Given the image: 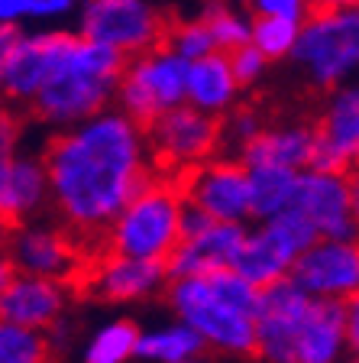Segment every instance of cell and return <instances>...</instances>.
<instances>
[{"label":"cell","mask_w":359,"mask_h":363,"mask_svg":"<svg viewBox=\"0 0 359 363\" xmlns=\"http://www.w3.org/2000/svg\"><path fill=\"white\" fill-rule=\"evenodd\" d=\"M185 75L188 62L165 45L127 59L113 94L117 111L139 127H149L156 117L185 104Z\"/></svg>","instance_id":"obj_7"},{"label":"cell","mask_w":359,"mask_h":363,"mask_svg":"<svg viewBox=\"0 0 359 363\" xmlns=\"http://www.w3.org/2000/svg\"><path fill=\"white\" fill-rule=\"evenodd\" d=\"M68 308V289L62 282L33 279V276H13L7 292L0 295V321L26 331L49 334Z\"/></svg>","instance_id":"obj_18"},{"label":"cell","mask_w":359,"mask_h":363,"mask_svg":"<svg viewBox=\"0 0 359 363\" xmlns=\"http://www.w3.org/2000/svg\"><path fill=\"white\" fill-rule=\"evenodd\" d=\"M149 162L139 123L113 107L101 111L75 127L59 130L45 146L49 204L75 234H101L149 182Z\"/></svg>","instance_id":"obj_1"},{"label":"cell","mask_w":359,"mask_h":363,"mask_svg":"<svg viewBox=\"0 0 359 363\" xmlns=\"http://www.w3.org/2000/svg\"><path fill=\"white\" fill-rule=\"evenodd\" d=\"M227 65H230L233 82H237L239 88H249V84L262 82V75H266V65H269V62L262 59L253 45H239V49L227 52Z\"/></svg>","instance_id":"obj_33"},{"label":"cell","mask_w":359,"mask_h":363,"mask_svg":"<svg viewBox=\"0 0 359 363\" xmlns=\"http://www.w3.org/2000/svg\"><path fill=\"white\" fill-rule=\"evenodd\" d=\"M298 26L295 20H275V16H253L249 26V45L262 55L266 62L288 59L298 39Z\"/></svg>","instance_id":"obj_29"},{"label":"cell","mask_w":359,"mask_h":363,"mask_svg":"<svg viewBox=\"0 0 359 363\" xmlns=\"http://www.w3.org/2000/svg\"><path fill=\"white\" fill-rule=\"evenodd\" d=\"M307 298L292 279H278L272 286L259 289L256 305V347L266 363H292V340L301 325V315L307 308Z\"/></svg>","instance_id":"obj_15"},{"label":"cell","mask_w":359,"mask_h":363,"mask_svg":"<svg viewBox=\"0 0 359 363\" xmlns=\"http://www.w3.org/2000/svg\"><path fill=\"white\" fill-rule=\"evenodd\" d=\"M301 172H285V169H246L249 185V218L272 220L292 208L295 185Z\"/></svg>","instance_id":"obj_25"},{"label":"cell","mask_w":359,"mask_h":363,"mask_svg":"<svg viewBox=\"0 0 359 363\" xmlns=\"http://www.w3.org/2000/svg\"><path fill=\"white\" fill-rule=\"evenodd\" d=\"M75 23L78 36L117 52L123 62L162 45L169 30L156 0H81Z\"/></svg>","instance_id":"obj_6"},{"label":"cell","mask_w":359,"mask_h":363,"mask_svg":"<svg viewBox=\"0 0 359 363\" xmlns=\"http://www.w3.org/2000/svg\"><path fill=\"white\" fill-rule=\"evenodd\" d=\"M246 227L239 224H207L191 237H181L172 257L165 259L169 282L191 279V276H210V272L233 269L239 247H243Z\"/></svg>","instance_id":"obj_17"},{"label":"cell","mask_w":359,"mask_h":363,"mask_svg":"<svg viewBox=\"0 0 359 363\" xmlns=\"http://www.w3.org/2000/svg\"><path fill=\"white\" fill-rule=\"evenodd\" d=\"M237 101H239V84L230 75L227 55L214 52L198 62H188V75H185L188 107H195V111L220 121L224 113H230L237 107Z\"/></svg>","instance_id":"obj_23"},{"label":"cell","mask_w":359,"mask_h":363,"mask_svg":"<svg viewBox=\"0 0 359 363\" xmlns=\"http://www.w3.org/2000/svg\"><path fill=\"white\" fill-rule=\"evenodd\" d=\"M359 0H311L314 10H356Z\"/></svg>","instance_id":"obj_38"},{"label":"cell","mask_w":359,"mask_h":363,"mask_svg":"<svg viewBox=\"0 0 359 363\" xmlns=\"http://www.w3.org/2000/svg\"><path fill=\"white\" fill-rule=\"evenodd\" d=\"M350 354L346 344V302L311 298L292 340V363H340Z\"/></svg>","instance_id":"obj_19"},{"label":"cell","mask_w":359,"mask_h":363,"mask_svg":"<svg viewBox=\"0 0 359 363\" xmlns=\"http://www.w3.org/2000/svg\"><path fill=\"white\" fill-rule=\"evenodd\" d=\"M23 150V127L10 107H0V159H10Z\"/></svg>","instance_id":"obj_35"},{"label":"cell","mask_w":359,"mask_h":363,"mask_svg":"<svg viewBox=\"0 0 359 363\" xmlns=\"http://www.w3.org/2000/svg\"><path fill=\"white\" fill-rule=\"evenodd\" d=\"M59 33L62 30H20V39H16L7 65V78H4V98H10L13 104H30L36 98L39 84L45 82V72L52 65Z\"/></svg>","instance_id":"obj_22"},{"label":"cell","mask_w":359,"mask_h":363,"mask_svg":"<svg viewBox=\"0 0 359 363\" xmlns=\"http://www.w3.org/2000/svg\"><path fill=\"white\" fill-rule=\"evenodd\" d=\"M340 363H356V357H346V360H340Z\"/></svg>","instance_id":"obj_42"},{"label":"cell","mask_w":359,"mask_h":363,"mask_svg":"<svg viewBox=\"0 0 359 363\" xmlns=\"http://www.w3.org/2000/svg\"><path fill=\"white\" fill-rule=\"evenodd\" d=\"M181 201L214 224L246 227L253 220L246 169L239 166V159H207L204 166L191 169L181 189Z\"/></svg>","instance_id":"obj_12"},{"label":"cell","mask_w":359,"mask_h":363,"mask_svg":"<svg viewBox=\"0 0 359 363\" xmlns=\"http://www.w3.org/2000/svg\"><path fill=\"white\" fill-rule=\"evenodd\" d=\"M346 344H350V354L359 344V305H356V298L346 302Z\"/></svg>","instance_id":"obj_37"},{"label":"cell","mask_w":359,"mask_h":363,"mask_svg":"<svg viewBox=\"0 0 359 363\" xmlns=\"http://www.w3.org/2000/svg\"><path fill=\"white\" fill-rule=\"evenodd\" d=\"M314 240V230L295 211H285L272 220H259L253 230L246 227L243 247L233 259V272H239L249 286L266 289L278 279H288L295 259Z\"/></svg>","instance_id":"obj_8"},{"label":"cell","mask_w":359,"mask_h":363,"mask_svg":"<svg viewBox=\"0 0 359 363\" xmlns=\"http://www.w3.org/2000/svg\"><path fill=\"white\" fill-rule=\"evenodd\" d=\"M181 191L165 182H146L107 224V247L117 257L165 263L181 240Z\"/></svg>","instance_id":"obj_3"},{"label":"cell","mask_w":359,"mask_h":363,"mask_svg":"<svg viewBox=\"0 0 359 363\" xmlns=\"http://www.w3.org/2000/svg\"><path fill=\"white\" fill-rule=\"evenodd\" d=\"M49 334L0 321V363H49Z\"/></svg>","instance_id":"obj_30"},{"label":"cell","mask_w":359,"mask_h":363,"mask_svg":"<svg viewBox=\"0 0 359 363\" xmlns=\"http://www.w3.org/2000/svg\"><path fill=\"white\" fill-rule=\"evenodd\" d=\"M13 276H16V269L10 266V259L4 257V250H0V295L7 292V286L13 282Z\"/></svg>","instance_id":"obj_39"},{"label":"cell","mask_w":359,"mask_h":363,"mask_svg":"<svg viewBox=\"0 0 359 363\" xmlns=\"http://www.w3.org/2000/svg\"><path fill=\"white\" fill-rule=\"evenodd\" d=\"M16 39H20V30L0 26V94H4V78H7V65H10V55H13Z\"/></svg>","instance_id":"obj_36"},{"label":"cell","mask_w":359,"mask_h":363,"mask_svg":"<svg viewBox=\"0 0 359 363\" xmlns=\"http://www.w3.org/2000/svg\"><path fill=\"white\" fill-rule=\"evenodd\" d=\"M288 211L301 214L317 240H353L356 243L359 195L353 172H314L304 169L295 185Z\"/></svg>","instance_id":"obj_9"},{"label":"cell","mask_w":359,"mask_h":363,"mask_svg":"<svg viewBox=\"0 0 359 363\" xmlns=\"http://www.w3.org/2000/svg\"><path fill=\"white\" fill-rule=\"evenodd\" d=\"M49 204V179H45L42 156L16 152L0 159V224H23L33 220Z\"/></svg>","instance_id":"obj_20"},{"label":"cell","mask_w":359,"mask_h":363,"mask_svg":"<svg viewBox=\"0 0 359 363\" xmlns=\"http://www.w3.org/2000/svg\"><path fill=\"white\" fill-rule=\"evenodd\" d=\"M123 59L98 43H88L78 33H59L52 65L45 72L30 107L42 123L68 130L101 111H110Z\"/></svg>","instance_id":"obj_2"},{"label":"cell","mask_w":359,"mask_h":363,"mask_svg":"<svg viewBox=\"0 0 359 363\" xmlns=\"http://www.w3.org/2000/svg\"><path fill=\"white\" fill-rule=\"evenodd\" d=\"M292 59L317 88L350 84L359 65V13L356 10H311L298 26Z\"/></svg>","instance_id":"obj_5"},{"label":"cell","mask_w":359,"mask_h":363,"mask_svg":"<svg viewBox=\"0 0 359 363\" xmlns=\"http://www.w3.org/2000/svg\"><path fill=\"white\" fill-rule=\"evenodd\" d=\"M0 250L16 269V276H33V279H49L65 286L68 279H75L81 272V250L72 240V234L62 227L42 224V220L13 224Z\"/></svg>","instance_id":"obj_11"},{"label":"cell","mask_w":359,"mask_h":363,"mask_svg":"<svg viewBox=\"0 0 359 363\" xmlns=\"http://www.w3.org/2000/svg\"><path fill=\"white\" fill-rule=\"evenodd\" d=\"M262 127H266V123H262V117L253 107H233V111L227 113V121L220 123V146L243 152V146H246Z\"/></svg>","instance_id":"obj_32"},{"label":"cell","mask_w":359,"mask_h":363,"mask_svg":"<svg viewBox=\"0 0 359 363\" xmlns=\"http://www.w3.org/2000/svg\"><path fill=\"white\" fill-rule=\"evenodd\" d=\"M81 0H0V26L23 30L26 23H62L78 13Z\"/></svg>","instance_id":"obj_28"},{"label":"cell","mask_w":359,"mask_h":363,"mask_svg":"<svg viewBox=\"0 0 359 363\" xmlns=\"http://www.w3.org/2000/svg\"><path fill=\"white\" fill-rule=\"evenodd\" d=\"M136 334L139 328L127 318L104 321L88 337L81 350V363H133L136 360Z\"/></svg>","instance_id":"obj_26"},{"label":"cell","mask_w":359,"mask_h":363,"mask_svg":"<svg viewBox=\"0 0 359 363\" xmlns=\"http://www.w3.org/2000/svg\"><path fill=\"white\" fill-rule=\"evenodd\" d=\"M162 45L165 49H172V52L185 62H198V59H204V55L217 52V49H214V39H210V33H207V26H204L201 16H191V20H181V23H175V26H169Z\"/></svg>","instance_id":"obj_31"},{"label":"cell","mask_w":359,"mask_h":363,"mask_svg":"<svg viewBox=\"0 0 359 363\" xmlns=\"http://www.w3.org/2000/svg\"><path fill=\"white\" fill-rule=\"evenodd\" d=\"M185 363H217V360H210V357H191V360H185Z\"/></svg>","instance_id":"obj_40"},{"label":"cell","mask_w":359,"mask_h":363,"mask_svg":"<svg viewBox=\"0 0 359 363\" xmlns=\"http://www.w3.org/2000/svg\"><path fill=\"white\" fill-rule=\"evenodd\" d=\"M288 279L321 302H353L359 292V250L353 240H314L295 259Z\"/></svg>","instance_id":"obj_13"},{"label":"cell","mask_w":359,"mask_h":363,"mask_svg":"<svg viewBox=\"0 0 359 363\" xmlns=\"http://www.w3.org/2000/svg\"><path fill=\"white\" fill-rule=\"evenodd\" d=\"M359 159V91L340 84L330 91V101L314 127V172H353Z\"/></svg>","instance_id":"obj_14"},{"label":"cell","mask_w":359,"mask_h":363,"mask_svg":"<svg viewBox=\"0 0 359 363\" xmlns=\"http://www.w3.org/2000/svg\"><path fill=\"white\" fill-rule=\"evenodd\" d=\"M314 156V127L292 123V127H262L243 146L239 166L243 169H285V172H304Z\"/></svg>","instance_id":"obj_21"},{"label":"cell","mask_w":359,"mask_h":363,"mask_svg":"<svg viewBox=\"0 0 359 363\" xmlns=\"http://www.w3.org/2000/svg\"><path fill=\"white\" fill-rule=\"evenodd\" d=\"M169 292V308L175 311V321L198 334L204 350L224 357H246L256 347V321L253 315L230 308V305L214 292L207 276H191V279H172L165 286Z\"/></svg>","instance_id":"obj_4"},{"label":"cell","mask_w":359,"mask_h":363,"mask_svg":"<svg viewBox=\"0 0 359 363\" xmlns=\"http://www.w3.org/2000/svg\"><path fill=\"white\" fill-rule=\"evenodd\" d=\"M201 354L204 347L198 334L191 328H185L181 321L139 328V334H136V360L142 363H185Z\"/></svg>","instance_id":"obj_24"},{"label":"cell","mask_w":359,"mask_h":363,"mask_svg":"<svg viewBox=\"0 0 359 363\" xmlns=\"http://www.w3.org/2000/svg\"><path fill=\"white\" fill-rule=\"evenodd\" d=\"M311 0H249V16H275V20L301 23L311 13Z\"/></svg>","instance_id":"obj_34"},{"label":"cell","mask_w":359,"mask_h":363,"mask_svg":"<svg viewBox=\"0 0 359 363\" xmlns=\"http://www.w3.org/2000/svg\"><path fill=\"white\" fill-rule=\"evenodd\" d=\"M142 133L149 159L175 172H191L220 150V121L188 104L156 117L149 127H142Z\"/></svg>","instance_id":"obj_10"},{"label":"cell","mask_w":359,"mask_h":363,"mask_svg":"<svg viewBox=\"0 0 359 363\" xmlns=\"http://www.w3.org/2000/svg\"><path fill=\"white\" fill-rule=\"evenodd\" d=\"M4 237H7V227L0 224V247H4Z\"/></svg>","instance_id":"obj_41"},{"label":"cell","mask_w":359,"mask_h":363,"mask_svg":"<svg viewBox=\"0 0 359 363\" xmlns=\"http://www.w3.org/2000/svg\"><path fill=\"white\" fill-rule=\"evenodd\" d=\"M198 16L204 20L210 39H214V49H217L220 55L233 52L239 45H249V26H253L249 10L233 7L227 0H207Z\"/></svg>","instance_id":"obj_27"},{"label":"cell","mask_w":359,"mask_h":363,"mask_svg":"<svg viewBox=\"0 0 359 363\" xmlns=\"http://www.w3.org/2000/svg\"><path fill=\"white\" fill-rule=\"evenodd\" d=\"M84 282H88V292L98 295L101 302L130 305V302H146V298L162 292L169 286V272H165V263L107 253L104 259L94 263V269L88 272Z\"/></svg>","instance_id":"obj_16"}]
</instances>
